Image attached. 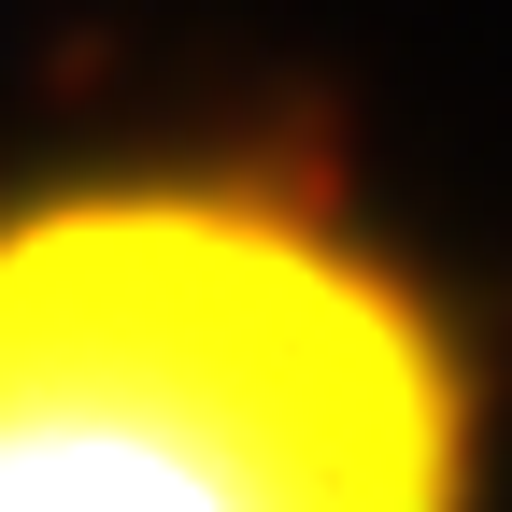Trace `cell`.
<instances>
[{"label":"cell","mask_w":512,"mask_h":512,"mask_svg":"<svg viewBox=\"0 0 512 512\" xmlns=\"http://www.w3.org/2000/svg\"><path fill=\"white\" fill-rule=\"evenodd\" d=\"M0 512H470L456 328L313 185H29L0 200Z\"/></svg>","instance_id":"6da1fadb"}]
</instances>
